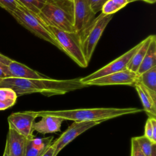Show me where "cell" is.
<instances>
[{
    "mask_svg": "<svg viewBox=\"0 0 156 156\" xmlns=\"http://www.w3.org/2000/svg\"><path fill=\"white\" fill-rule=\"evenodd\" d=\"M87 87L80 82V78L57 80L49 77L39 79L5 77L0 80V88L12 90L17 97L36 93L47 96L60 95Z\"/></svg>",
    "mask_w": 156,
    "mask_h": 156,
    "instance_id": "1",
    "label": "cell"
},
{
    "mask_svg": "<svg viewBox=\"0 0 156 156\" xmlns=\"http://www.w3.org/2000/svg\"><path fill=\"white\" fill-rule=\"evenodd\" d=\"M143 110L135 107L129 108H79L62 110H41L35 111L37 117L53 116L64 120L73 121H94L106 120L121 116L134 114L142 112Z\"/></svg>",
    "mask_w": 156,
    "mask_h": 156,
    "instance_id": "2",
    "label": "cell"
},
{
    "mask_svg": "<svg viewBox=\"0 0 156 156\" xmlns=\"http://www.w3.org/2000/svg\"><path fill=\"white\" fill-rule=\"evenodd\" d=\"M38 16L47 26L66 32H76L73 0H46Z\"/></svg>",
    "mask_w": 156,
    "mask_h": 156,
    "instance_id": "3",
    "label": "cell"
},
{
    "mask_svg": "<svg viewBox=\"0 0 156 156\" xmlns=\"http://www.w3.org/2000/svg\"><path fill=\"white\" fill-rule=\"evenodd\" d=\"M16 21L37 37L61 48L49 30L48 26L33 12L18 4L16 9L10 13Z\"/></svg>",
    "mask_w": 156,
    "mask_h": 156,
    "instance_id": "4",
    "label": "cell"
},
{
    "mask_svg": "<svg viewBox=\"0 0 156 156\" xmlns=\"http://www.w3.org/2000/svg\"><path fill=\"white\" fill-rule=\"evenodd\" d=\"M112 18L113 15H105L101 13L87 27L78 34L80 46L88 63L91 60L104 29Z\"/></svg>",
    "mask_w": 156,
    "mask_h": 156,
    "instance_id": "5",
    "label": "cell"
},
{
    "mask_svg": "<svg viewBox=\"0 0 156 156\" xmlns=\"http://www.w3.org/2000/svg\"><path fill=\"white\" fill-rule=\"evenodd\" d=\"M48 27L58 43L61 51L65 52L79 66L87 67L88 63L82 52L78 34L63 31L49 26Z\"/></svg>",
    "mask_w": 156,
    "mask_h": 156,
    "instance_id": "6",
    "label": "cell"
},
{
    "mask_svg": "<svg viewBox=\"0 0 156 156\" xmlns=\"http://www.w3.org/2000/svg\"><path fill=\"white\" fill-rule=\"evenodd\" d=\"M141 41L137 44L136 46H133L130 50L125 52L122 55L119 56L117 58L115 59L108 64L102 67L96 71L95 72L90 74L84 77L80 78V80L82 83H85L88 81L103 77L104 76L123 71L127 69V66L129 63L131 58L133 55L135 51L140 46Z\"/></svg>",
    "mask_w": 156,
    "mask_h": 156,
    "instance_id": "7",
    "label": "cell"
},
{
    "mask_svg": "<svg viewBox=\"0 0 156 156\" xmlns=\"http://www.w3.org/2000/svg\"><path fill=\"white\" fill-rule=\"evenodd\" d=\"M37 118L35 111L13 113L7 118L9 129L16 131L29 140L32 139L34 138V124Z\"/></svg>",
    "mask_w": 156,
    "mask_h": 156,
    "instance_id": "8",
    "label": "cell"
},
{
    "mask_svg": "<svg viewBox=\"0 0 156 156\" xmlns=\"http://www.w3.org/2000/svg\"><path fill=\"white\" fill-rule=\"evenodd\" d=\"M102 122L104 121H74L73 123L60 136V137L52 144L54 148L53 156H57L63 148H64L77 136L88 129L100 124Z\"/></svg>",
    "mask_w": 156,
    "mask_h": 156,
    "instance_id": "9",
    "label": "cell"
},
{
    "mask_svg": "<svg viewBox=\"0 0 156 156\" xmlns=\"http://www.w3.org/2000/svg\"><path fill=\"white\" fill-rule=\"evenodd\" d=\"M138 79V75L128 69L123 71L112 73L103 77L88 81L84 83L87 86L98 85H134Z\"/></svg>",
    "mask_w": 156,
    "mask_h": 156,
    "instance_id": "10",
    "label": "cell"
},
{
    "mask_svg": "<svg viewBox=\"0 0 156 156\" xmlns=\"http://www.w3.org/2000/svg\"><path fill=\"white\" fill-rule=\"evenodd\" d=\"M74 27L75 32L80 33L95 18L88 0H73Z\"/></svg>",
    "mask_w": 156,
    "mask_h": 156,
    "instance_id": "11",
    "label": "cell"
},
{
    "mask_svg": "<svg viewBox=\"0 0 156 156\" xmlns=\"http://www.w3.org/2000/svg\"><path fill=\"white\" fill-rule=\"evenodd\" d=\"M5 77L24 79H45L48 77L30 68L26 65L12 60L3 70Z\"/></svg>",
    "mask_w": 156,
    "mask_h": 156,
    "instance_id": "12",
    "label": "cell"
},
{
    "mask_svg": "<svg viewBox=\"0 0 156 156\" xmlns=\"http://www.w3.org/2000/svg\"><path fill=\"white\" fill-rule=\"evenodd\" d=\"M28 140L16 131L9 129L5 144L9 156H25Z\"/></svg>",
    "mask_w": 156,
    "mask_h": 156,
    "instance_id": "13",
    "label": "cell"
},
{
    "mask_svg": "<svg viewBox=\"0 0 156 156\" xmlns=\"http://www.w3.org/2000/svg\"><path fill=\"white\" fill-rule=\"evenodd\" d=\"M138 94L143 110L149 118L156 117V93L149 90L140 82L136 81L133 85Z\"/></svg>",
    "mask_w": 156,
    "mask_h": 156,
    "instance_id": "14",
    "label": "cell"
},
{
    "mask_svg": "<svg viewBox=\"0 0 156 156\" xmlns=\"http://www.w3.org/2000/svg\"><path fill=\"white\" fill-rule=\"evenodd\" d=\"M63 121V119L59 117L43 116L41 120L34 123V130L44 135L60 132L62 123Z\"/></svg>",
    "mask_w": 156,
    "mask_h": 156,
    "instance_id": "15",
    "label": "cell"
},
{
    "mask_svg": "<svg viewBox=\"0 0 156 156\" xmlns=\"http://www.w3.org/2000/svg\"><path fill=\"white\" fill-rule=\"evenodd\" d=\"M155 66H156V37L155 35H152L147 52L138 68L136 74L138 76Z\"/></svg>",
    "mask_w": 156,
    "mask_h": 156,
    "instance_id": "16",
    "label": "cell"
},
{
    "mask_svg": "<svg viewBox=\"0 0 156 156\" xmlns=\"http://www.w3.org/2000/svg\"><path fill=\"white\" fill-rule=\"evenodd\" d=\"M151 38L152 35H149L144 40L141 41L140 46L135 51L133 55L131 58L129 63L127 66V69L136 73L138 68L147 52L149 43L151 40Z\"/></svg>",
    "mask_w": 156,
    "mask_h": 156,
    "instance_id": "17",
    "label": "cell"
},
{
    "mask_svg": "<svg viewBox=\"0 0 156 156\" xmlns=\"http://www.w3.org/2000/svg\"><path fill=\"white\" fill-rule=\"evenodd\" d=\"M137 81L149 90L156 93V66L138 75Z\"/></svg>",
    "mask_w": 156,
    "mask_h": 156,
    "instance_id": "18",
    "label": "cell"
},
{
    "mask_svg": "<svg viewBox=\"0 0 156 156\" xmlns=\"http://www.w3.org/2000/svg\"><path fill=\"white\" fill-rule=\"evenodd\" d=\"M17 96L11 89L0 88V110L13 106L16 101Z\"/></svg>",
    "mask_w": 156,
    "mask_h": 156,
    "instance_id": "19",
    "label": "cell"
},
{
    "mask_svg": "<svg viewBox=\"0 0 156 156\" xmlns=\"http://www.w3.org/2000/svg\"><path fill=\"white\" fill-rule=\"evenodd\" d=\"M133 0H108L102 8L101 13L105 15H113Z\"/></svg>",
    "mask_w": 156,
    "mask_h": 156,
    "instance_id": "20",
    "label": "cell"
},
{
    "mask_svg": "<svg viewBox=\"0 0 156 156\" xmlns=\"http://www.w3.org/2000/svg\"><path fill=\"white\" fill-rule=\"evenodd\" d=\"M16 2L38 15L46 0H15Z\"/></svg>",
    "mask_w": 156,
    "mask_h": 156,
    "instance_id": "21",
    "label": "cell"
},
{
    "mask_svg": "<svg viewBox=\"0 0 156 156\" xmlns=\"http://www.w3.org/2000/svg\"><path fill=\"white\" fill-rule=\"evenodd\" d=\"M135 138L140 148L144 153V154L146 156H151L152 152L153 147L156 144V143H154L151 140H149L144 135L136 136Z\"/></svg>",
    "mask_w": 156,
    "mask_h": 156,
    "instance_id": "22",
    "label": "cell"
},
{
    "mask_svg": "<svg viewBox=\"0 0 156 156\" xmlns=\"http://www.w3.org/2000/svg\"><path fill=\"white\" fill-rule=\"evenodd\" d=\"M145 136L151 140L154 143H156V119L155 118H149L145 124Z\"/></svg>",
    "mask_w": 156,
    "mask_h": 156,
    "instance_id": "23",
    "label": "cell"
},
{
    "mask_svg": "<svg viewBox=\"0 0 156 156\" xmlns=\"http://www.w3.org/2000/svg\"><path fill=\"white\" fill-rule=\"evenodd\" d=\"M46 149H40L34 147L31 144L30 140H29L26 146L25 156H41L46 151Z\"/></svg>",
    "mask_w": 156,
    "mask_h": 156,
    "instance_id": "24",
    "label": "cell"
},
{
    "mask_svg": "<svg viewBox=\"0 0 156 156\" xmlns=\"http://www.w3.org/2000/svg\"><path fill=\"white\" fill-rule=\"evenodd\" d=\"M18 3L15 0H0V7L9 13L13 12L17 7Z\"/></svg>",
    "mask_w": 156,
    "mask_h": 156,
    "instance_id": "25",
    "label": "cell"
},
{
    "mask_svg": "<svg viewBox=\"0 0 156 156\" xmlns=\"http://www.w3.org/2000/svg\"><path fill=\"white\" fill-rule=\"evenodd\" d=\"M107 1L108 0H88L90 7L94 14L101 11L102 7Z\"/></svg>",
    "mask_w": 156,
    "mask_h": 156,
    "instance_id": "26",
    "label": "cell"
},
{
    "mask_svg": "<svg viewBox=\"0 0 156 156\" xmlns=\"http://www.w3.org/2000/svg\"><path fill=\"white\" fill-rule=\"evenodd\" d=\"M130 156H146L140 148L135 137L131 139V154Z\"/></svg>",
    "mask_w": 156,
    "mask_h": 156,
    "instance_id": "27",
    "label": "cell"
},
{
    "mask_svg": "<svg viewBox=\"0 0 156 156\" xmlns=\"http://www.w3.org/2000/svg\"><path fill=\"white\" fill-rule=\"evenodd\" d=\"M12 60L9 57L0 53V67L3 69L7 66Z\"/></svg>",
    "mask_w": 156,
    "mask_h": 156,
    "instance_id": "28",
    "label": "cell"
},
{
    "mask_svg": "<svg viewBox=\"0 0 156 156\" xmlns=\"http://www.w3.org/2000/svg\"><path fill=\"white\" fill-rule=\"evenodd\" d=\"M54 152V148L51 144L41 156H53Z\"/></svg>",
    "mask_w": 156,
    "mask_h": 156,
    "instance_id": "29",
    "label": "cell"
},
{
    "mask_svg": "<svg viewBox=\"0 0 156 156\" xmlns=\"http://www.w3.org/2000/svg\"><path fill=\"white\" fill-rule=\"evenodd\" d=\"M4 78H5V75L2 70V69L0 67V80Z\"/></svg>",
    "mask_w": 156,
    "mask_h": 156,
    "instance_id": "30",
    "label": "cell"
},
{
    "mask_svg": "<svg viewBox=\"0 0 156 156\" xmlns=\"http://www.w3.org/2000/svg\"><path fill=\"white\" fill-rule=\"evenodd\" d=\"M151 156H156V144L153 147L152 152Z\"/></svg>",
    "mask_w": 156,
    "mask_h": 156,
    "instance_id": "31",
    "label": "cell"
},
{
    "mask_svg": "<svg viewBox=\"0 0 156 156\" xmlns=\"http://www.w3.org/2000/svg\"><path fill=\"white\" fill-rule=\"evenodd\" d=\"M141 1H143L149 3V4H154L156 2V0H141Z\"/></svg>",
    "mask_w": 156,
    "mask_h": 156,
    "instance_id": "32",
    "label": "cell"
},
{
    "mask_svg": "<svg viewBox=\"0 0 156 156\" xmlns=\"http://www.w3.org/2000/svg\"><path fill=\"white\" fill-rule=\"evenodd\" d=\"M3 156H9V154H8V151H7V149L6 146L5 147V149H4Z\"/></svg>",
    "mask_w": 156,
    "mask_h": 156,
    "instance_id": "33",
    "label": "cell"
},
{
    "mask_svg": "<svg viewBox=\"0 0 156 156\" xmlns=\"http://www.w3.org/2000/svg\"><path fill=\"white\" fill-rule=\"evenodd\" d=\"M140 1V0H133L134 2H135V1Z\"/></svg>",
    "mask_w": 156,
    "mask_h": 156,
    "instance_id": "34",
    "label": "cell"
}]
</instances>
